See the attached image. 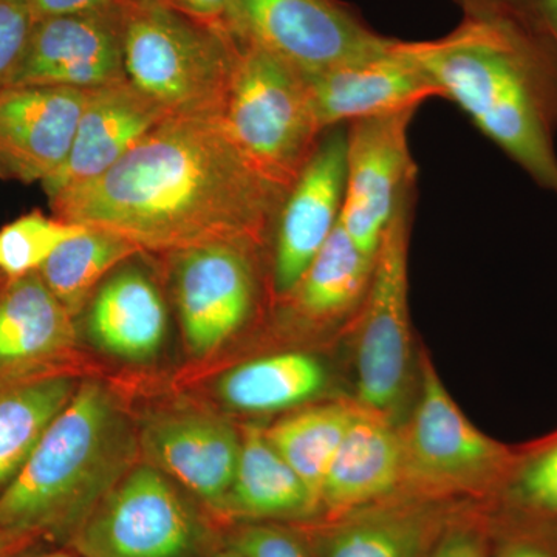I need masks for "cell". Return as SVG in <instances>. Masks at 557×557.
Instances as JSON below:
<instances>
[{"instance_id": "4fadbf2b", "label": "cell", "mask_w": 557, "mask_h": 557, "mask_svg": "<svg viewBox=\"0 0 557 557\" xmlns=\"http://www.w3.org/2000/svg\"><path fill=\"white\" fill-rule=\"evenodd\" d=\"M123 10L36 21L7 87L94 90L126 79Z\"/></svg>"}, {"instance_id": "1f68e13d", "label": "cell", "mask_w": 557, "mask_h": 557, "mask_svg": "<svg viewBox=\"0 0 557 557\" xmlns=\"http://www.w3.org/2000/svg\"><path fill=\"white\" fill-rule=\"evenodd\" d=\"M35 22L27 0H0V90L9 84Z\"/></svg>"}, {"instance_id": "8d00e7d4", "label": "cell", "mask_w": 557, "mask_h": 557, "mask_svg": "<svg viewBox=\"0 0 557 557\" xmlns=\"http://www.w3.org/2000/svg\"><path fill=\"white\" fill-rule=\"evenodd\" d=\"M38 541L33 536L0 530V557H20Z\"/></svg>"}, {"instance_id": "3957f363", "label": "cell", "mask_w": 557, "mask_h": 557, "mask_svg": "<svg viewBox=\"0 0 557 557\" xmlns=\"http://www.w3.org/2000/svg\"><path fill=\"white\" fill-rule=\"evenodd\" d=\"M139 438L115 395L79 384L27 463L0 491V530L69 545L132 468Z\"/></svg>"}, {"instance_id": "f546056e", "label": "cell", "mask_w": 557, "mask_h": 557, "mask_svg": "<svg viewBox=\"0 0 557 557\" xmlns=\"http://www.w3.org/2000/svg\"><path fill=\"white\" fill-rule=\"evenodd\" d=\"M463 21L533 40L557 57V0H453Z\"/></svg>"}, {"instance_id": "ba28073f", "label": "cell", "mask_w": 557, "mask_h": 557, "mask_svg": "<svg viewBox=\"0 0 557 557\" xmlns=\"http://www.w3.org/2000/svg\"><path fill=\"white\" fill-rule=\"evenodd\" d=\"M401 442L405 482L429 491H500L516 456L468 420L424 354L417 405Z\"/></svg>"}, {"instance_id": "836d02e7", "label": "cell", "mask_w": 557, "mask_h": 557, "mask_svg": "<svg viewBox=\"0 0 557 557\" xmlns=\"http://www.w3.org/2000/svg\"><path fill=\"white\" fill-rule=\"evenodd\" d=\"M496 557H557V542L516 528L502 541Z\"/></svg>"}, {"instance_id": "2e32d148", "label": "cell", "mask_w": 557, "mask_h": 557, "mask_svg": "<svg viewBox=\"0 0 557 557\" xmlns=\"http://www.w3.org/2000/svg\"><path fill=\"white\" fill-rule=\"evenodd\" d=\"M139 448L149 465L222 515L242 449V437L228 421L190 410L161 413L143 428Z\"/></svg>"}, {"instance_id": "9a60e30c", "label": "cell", "mask_w": 557, "mask_h": 557, "mask_svg": "<svg viewBox=\"0 0 557 557\" xmlns=\"http://www.w3.org/2000/svg\"><path fill=\"white\" fill-rule=\"evenodd\" d=\"M87 90L10 86L0 90V177L46 182L69 159Z\"/></svg>"}, {"instance_id": "d6a6232c", "label": "cell", "mask_w": 557, "mask_h": 557, "mask_svg": "<svg viewBox=\"0 0 557 557\" xmlns=\"http://www.w3.org/2000/svg\"><path fill=\"white\" fill-rule=\"evenodd\" d=\"M124 0H27L35 21L72 14L106 13L120 9Z\"/></svg>"}, {"instance_id": "277c9868", "label": "cell", "mask_w": 557, "mask_h": 557, "mask_svg": "<svg viewBox=\"0 0 557 557\" xmlns=\"http://www.w3.org/2000/svg\"><path fill=\"white\" fill-rule=\"evenodd\" d=\"M127 79L170 115L220 116L240 44L160 0H124Z\"/></svg>"}, {"instance_id": "e575fe53", "label": "cell", "mask_w": 557, "mask_h": 557, "mask_svg": "<svg viewBox=\"0 0 557 557\" xmlns=\"http://www.w3.org/2000/svg\"><path fill=\"white\" fill-rule=\"evenodd\" d=\"M160 2L189 20L211 25V27L225 28L233 0H160Z\"/></svg>"}, {"instance_id": "83f0119b", "label": "cell", "mask_w": 557, "mask_h": 557, "mask_svg": "<svg viewBox=\"0 0 557 557\" xmlns=\"http://www.w3.org/2000/svg\"><path fill=\"white\" fill-rule=\"evenodd\" d=\"M518 530L557 542V432L534 445L516 449L500 491Z\"/></svg>"}, {"instance_id": "ffe728a7", "label": "cell", "mask_w": 557, "mask_h": 557, "mask_svg": "<svg viewBox=\"0 0 557 557\" xmlns=\"http://www.w3.org/2000/svg\"><path fill=\"white\" fill-rule=\"evenodd\" d=\"M166 330L163 296L156 282L135 267L106 278L91 298L90 338L113 357L149 361L163 346Z\"/></svg>"}, {"instance_id": "5bb4252c", "label": "cell", "mask_w": 557, "mask_h": 557, "mask_svg": "<svg viewBox=\"0 0 557 557\" xmlns=\"http://www.w3.org/2000/svg\"><path fill=\"white\" fill-rule=\"evenodd\" d=\"M322 129L351 121L420 108L440 98L418 49V40L392 39L386 49L306 78Z\"/></svg>"}, {"instance_id": "ac0fdd59", "label": "cell", "mask_w": 557, "mask_h": 557, "mask_svg": "<svg viewBox=\"0 0 557 557\" xmlns=\"http://www.w3.org/2000/svg\"><path fill=\"white\" fill-rule=\"evenodd\" d=\"M72 314L38 271L0 288V387L46 375L75 347Z\"/></svg>"}, {"instance_id": "4dcf8cb0", "label": "cell", "mask_w": 557, "mask_h": 557, "mask_svg": "<svg viewBox=\"0 0 557 557\" xmlns=\"http://www.w3.org/2000/svg\"><path fill=\"white\" fill-rule=\"evenodd\" d=\"M226 547L245 557H310L292 531L269 523H247L234 531Z\"/></svg>"}, {"instance_id": "52a82bcc", "label": "cell", "mask_w": 557, "mask_h": 557, "mask_svg": "<svg viewBox=\"0 0 557 557\" xmlns=\"http://www.w3.org/2000/svg\"><path fill=\"white\" fill-rule=\"evenodd\" d=\"M209 536L170 478L145 463L112 487L69 547L81 557H200Z\"/></svg>"}, {"instance_id": "484cf974", "label": "cell", "mask_w": 557, "mask_h": 557, "mask_svg": "<svg viewBox=\"0 0 557 557\" xmlns=\"http://www.w3.org/2000/svg\"><path fill=\"white\" fill-rule=\"evenodd\" d=\"M131 242L101 230L86 228L61 245L38 273L73 318L83 311L110 271L137 255Z\"/></svg>"}, {"instance_id": "30bf717a", "label": "cell", "mask_w": 557, "mask_h": 557, "mask_svg": "<svg viewBox=\"0 0 557 557\" xmlns=\"http://www.w3.org/2000/svg\"><path fill=\"white\" fill-rule=\"evenodd\" d=\"M417 108L351 121L346 127V193L339 225L359 251L375 258L418 168L409 131Z\"/></svg>"}, {"instance_id": "d4e9b609", "label": "cell", "mask_w": 557, "mask_h": 557, "mask_svg": "<svg viewBox=\"0 0 557 557\" xmlns=\"http://www.w3.org/2000/svg\"><path fill=\"white\" fill-rule=\"evenodd\" d=\"M357 410L358 405L350 403H325L292 413L265 431L271 445L310 491L318 509L324 480Z\"/></svg>"}, {"instance_id": "8fae6325", "label": "cell", "mask_w": 557, "mask_h": 557, "mask_svg": "<svg viewBox=\"0 0 557 557\" xmlns=\"http://www.w3.org/2000/svg\"><path fill=\"white\" fill-rule=\"evenodd\" d=\"M262 245L212 242L174 252L175 299L186 344L207 357L245 324L259 296Z\"/></svg>"}, {"instance_id": "8992f818", "label": "cell", "mask_w": 557, "mask_h": 557, "mask_svg": "<svg viewBox=\"0 0 557 557\" xmlns=\"http://www.w3.org/2000/svg\"><path fill=\"white\" fill-rule=\"evenodd\" d=\"M416 200L413 188L399 203L373 259L368 293L351 319L357 405L391 421L405 403L412 376L409 244Z\"/></svg>"}, {"instance_id": "44dd1931", "label": "cell", "mask_w": 557, "mask_h": 557, "mask_svg": "<svg viewBox=\"0 0 557 557\" xmlns=\"http://www.w3.org/2000/svg\"><path fill=\"white\" fill-rule=\"evenodd\" d=\"M318 511L310 491L267 438L249 428L222 516L245 519L306 518Z\"/></svg>"}, {"instance_id": "cb8c5ba5", "label": "cell", "mask_w": 557, "mask_h": 557, "mask_svg": "<svg viewBox=\"0 0 557 557\" xmlns=\"http://www.w3.org/2000/svg\"><path fill=\"white\" fill-rule=\"evenodd\" d=\"M78 386L72 376L46 373L0 387V491L20 474Z\"/></svg>"}, {"instance_id": "9c48e42d", "label": "cell", "mask_w": 557, "mask_h": 557, "mask_svg": "<svg viewBox=\"0 0 557 557\" xmlns=\"http://www.w3.org/2000/svg\"><path fill=\"white\" fill-rule=\"evenodd\" d=\"M225 28L304 78L379 53L394 39L339 0H233Z\"/></svg>"}, {"instance_id": "f1b7e54d", "label": "cell", "mask_w": 557, "mask_h": 557, "mask_svg": "<svg viewBox=\"0 0 557 557\" xmlns=\"http://www.w3.org/2000/svg\"><path fill=\"white\" fill-rule=\"evenodd\" d=\"M86 226L49 219L35 211L0 230V273L16 278L39 271L64 242L78 236Z\"/></svg>"}, {"instance_id": "603a6c76", "label": "cell", "mask_w": 557, "mask_h": 557, "mask_svg": "<svg viewBox=\"0 0 557 557\" xmlns=\"http://www.w3.org/2000/svg\"><path fill=\"white\" fill-rule=\"evenodd\" d=\"M329 386V372L313 355L285 351L244 362L218 383L220 399L247 413L298 408Z\"/></svg>"}, {"instance_id": "e0dca14e", "label": "cell", "mask_w": 557, "mask_h": 557, "mask_svg": "<svg viewBox=\"0 0 557 557\" xmlns=\"http://www.w3.org/2000/svg\"><path fill=\"white\" fill-rule=\"evenodd\" d=\"M168 116L127 78L87 90L69 159L42 183L49 199L104 174Z\"/></svg>"}, {"instance_id": "7a4b0ae2", "label": "cell", "mask_w": 557, "mask_h": 557, "mask_svg": "<svg viewBox=\"0 0 557 557\" xmlns=\"http://www.w3.org/2000/svg\"><path fill=\"white\" fill-rule=\"evenodd\" d=\"M440 98L454 102L542 189L557 197V58L516 33L461 21L418 40Z\"/></svg>"}, {"instance_id": "5b68a950", "label": "cell", "mask_w": 557, "mask_h": 557, "mask_svg": "<svg viewBox=\"0 0 557 557\" xmlns=\"http://www.w3.org/2000/svg\"><path fill=\"white\" fill-rule=\"evenodd\" d=\"M239 44L220 120L248 163L288 194L325 131L307 79L267 51Z\"/></svg>"}, {"instance_id": "74e56055", "label": "cell", "mask_w": 557, "mask_h": 557, "mask_svg": "<svg viewBox=\"0 0 557 557\" xmlns=\"http://www.w3.org/2000/svg\"><path fill=\"white\" fill-rule=\"evenodd\" d=\"M36 557H81L76 555L75 552H67V549H60V552H50L46 553V555H40Z\"/></svg>"}, {"instance_id": "d590c367", "label": "cell", "mask_w": 557, "mask_h": 557, "mask_svg": "<svg viewBox=\"0 0 557 557\" xmlns=\"http://www.w3.org/2000/svg\"><path fill=\"white\" fill-rule=\"evenodd\" d=\"M429 557H486V555L478 537L457 531L443 537Z\"/></svg>"}, {"instance_id": "7402d4cb", "label": "cell", "mask_w": 557, "mask_h": 557, "mask_svg": "<svg viewBox=\"0 0 557 557\" xmlns=\"http://www.w3.org/2000/svg\"><path fill=\"white\" fill-rule=\"evenodd\" d=\"M373 259L359 251L338 225L296 288L282 300L306 324L351 321L368 293Z\"/></svg>"}, {"instance_id": "7c38bea8", "label": "cell", "mask_w": 557, "mask_h": 557, "mask_svg": "<svg viewBox=\"0 0 557 557\" xmlns=\"http://www.w3.org/2000/svg\"><path fill=\"white\" fill-rule=\"evenodd\" d=\"M346 127L324 132L278 212L271 240V288L278 299L296 288L338 228L346 193Z\"/></svg>"}, {"instance_id": "f35d334b", "label": "cell", "mask_w": 557, "mask_h": 557, "mask_svg": "<svg viewBox=\"0 0 557 557\" xmlns=\"http://www.w3.org/2000/svg\"><path fill=\"white\" fill-rule=\"evenodd\" d=\"M214 557H245L242 556L240 553H237L236 549L225 547L220 549V552L215 553Z\"/></svg>"}, {"instance_id": "6da1fadb", "label": "cell", "mask_w": 557, "mask_h": 557, "mask_svg": "<svg viewBox=\"0 0 557 557\" xmlns=\"http://www.w3.org/2000/svg\"><path fill=\"white\" fill-rule=\"evenodd\" d=\"M287 194L242 156L220 116L171 115L104 174L51 197L54 218L139 251L273 240Z\"/></svg>"}, {"instance_id": "4316f807", "label": "cell", "mask_w": 557, "mask_h": 557, "mask_svg": "<svg viewBox=\"0 0 557 557\" xmlns=\"http://www.w3.org/2000/svg\"><path fill=\"white\" fill-rule=\"evenodd\" d=\"M438 519L426 508L376 512L330 534L321 557H429Z\"/></svg>"}, {"instance_id": "d6986e66", "label": "cell", "mask_w": 557, "mask_h": 557, "mask_svg": "<svg viewBox=\"0 0 557 557\" xmlns=\"http://www.w3.org/2000/svg\"><path fill=\"white\" fill-rule=\"evenodd\" d=\"M405 483L401 434L379 413L359 408L324 480L321 508L347 515Z\"/></svg>"}]
</instances>
